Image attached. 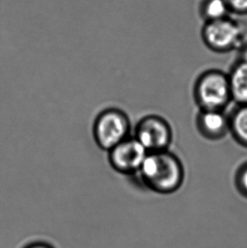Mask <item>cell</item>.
<instances>
[{
  "mask_svg": "<svg viewBox=\"0 0 247 248\" xmlns=\"http://www.w3.org/2000/svg\"><path fill=\"white\" fill-rule=\"evenodd\" d=\"M137 174L147 189L161 195L179 191L185 178L183 163L170 150L148 153Z\"/></svg>",
  "mask_w": 247,
  "mask_h": 248,
  "instance_id": "6da1fadb",
  "label": "cell"
},
{
  "mask_svg": "<svg viewBox=\"0 0 247 248\" xmlns=\"http://www.w3.org/2000/svg\"><path fill=\"white\" fill-rule=\"evenodd\" d=\"M194 100L201 110H223L232 102L228 74L213 69L204 71L194 83Z\"/></svg>",
  "mask_w": 247,
  "mask_h": 248,
  "instance_id": "7a4b0ae2",
  "label": "cell"
},
{
  "mask_svg": "<svg viewBox=\"0 0 247 248\" xmlns=\"http://www.w3.org/2000/svg\"><path fill=\"white\" fill-rule=\"evenodd\" d=\"M131 124L124 111L109 108L102 111L94 121L93 134L97 146L104 151L112 148L130 137Z\"/></svg>",
  "mask_w": 247,
  "mask_h": 248,
  "instance_id": "3957f363",
  "label": "cell"
},
{
  "mask_svg": "<svg viewBox=\"0 0 247 248\" xmlns=\"http://www.w3.org/2000/svg\"><path fill=\"white\" fill-rule=\"evenodd\" d=\"M133 137L148 153L165 151L173 141V130L164 117L147 114L137 122Z\"/></svg>",
  "mask_w": 247,
  "mask_h": 248,
  "instance_id": "277c9868",
  "label": "cell"
},
{
  "mask_svg": "<svg viewBox=\"0 0 247 248\" xmlns=\"http://www.w3.org/2000/svg\"><path fill=\"white\" fill-rule=\"evenodd\" d=\"M202 37L207 47L217 53H227L244 46L241 27L225 19L209 21L204 27Z\"/></svg>",
  "mask_w": 247,
  "mask_h": 248,
  "instance_id": "5b68a950",
  "label": "cell"
},
{
  "mask_svg": "<svg viewBox=\"0 0 247 248\" xmlns=\"http://www.w3.org/2000/svg\"><path fill=\"white\" fill-rule=\"evenodd\" d=\"M108 154L109 165L114 170L124 175H134L138 174L148 152L130 136Z\"/></svg>",
  "mask_w": 247,
  "mask_h": 248,
  "instance_id": "8992f818",
  "label": "cell"
},
{
  "mask_svg": "<svg viewBox=\"0 0 247 248\" xmlns=\"http://www.w3.org/2000/svg\"><path fill=\"white\" fill-rule=\"evenodd\" d=\"M197 131L209 141H219L230 133V118L223 110H201L196 118Z\"/></svg>",
  "mask_w": 247,
  "mask_h": 248,
  "instance_id": "52a82bcc",
  "label": "cell"
},
{
  "mask_svg": "<svg viewBox=\"0 0 247 248\" xmlns=\"http://www.w3.org/2000/svg\"><path fill=\"white\" fill-rule=\"evenodd\" d=\"M232 101L237 105L247 104V63L238 60L228 74Z\"/></svg>",
  "mask_w": 247,
  "mask_h": 248,
  "instance_id": "ba28073f",
  "label": "cell"
},
{
  "mask_svg": "<svg viewBox=\"0 0 247 248\" xmlns=\"http://www.w3.org/2000/svg\"><path fill=\"white\" fill-rule=\"evenodd\" d=\"M229 118L232 138L238 144L247 148V104L237 105Z\"/></svg>",
  "mask_w": 247,
  "mask_h": 248,
  "instance_id": "9c48e42d",
  "label": "cell"
},
{
  "mask_svg": "<svg viewBox=\"0 0 247 248\" xmlns=\"http://www.w3.org/2000/svg\"><path fill=\"white\" fill-rule=\"evenodd\" d=\"M226 10L227 8L224 0H210L207 4L206 15L210 21L220 20L224 19Z\"/></svg>",
  "mask_w": 247,
  "mask_h": 248,
  "instance_id": "30bf717a",
  "label": "cell"
},
{
  "mask_svg": "<svg viewBox=\"0 0 247 248\" xmlns=\"http://www.w3.org/2000/svg\"><path fill=\"white\" fill-rule=\"evenodd\" d=\"M234 186L237 191L247 198V162L240 165L234 174Z\"/></svg>",
  "mask_w": 247,
  "mask_h": 248,
  "instance_id": "8fae6325",
  "label": "cell"
},
{
  "mask_svg": "<svg viewBox=\"0 0 247 248\" xmlns=\"http://www.w3.org/2000/svg\"><path fill=\"white\" fill-rule=\"evenodd\" d=\"M227 2L236 10H243L247 9V0H227Z\"/></svg>",
  "mask_w": 247,
  "mask_h": 248,
  "instance_id": "7c38bea8",
  "label": "cell"
},
{
  "mask_svg": "<svg viewBox=\"0 0 247 248\" xmlns=\"http://www.w3.org/2000/svg\"><path fill=\"white\" fill-rule=\"evenodd\" d=\"M24 248H54L53 246L48 244L47 242H36L30 243Z\"/></svg>",
  "mask_w": 247,
  "mask_h": 248,
  "instance_id": "4fadbf2b",
  "label": "cell"
},
{
  "mask_svg": "<svg viewBox=\"0 0 247 248\" xmlns=\"http://www.w3.org/2000/svg\"><path fill=\"white\" fill-rule=\"evenodd\" d=\"M239 61H243L245 63H247V45H244L243 47L240 49V54H239Z\"/></svg>",
  "mask_w": 247,
  "mask_h": 248,
  "instance_id": "5bb4252c",
  "label": "cell"
}]
</instances>
